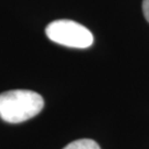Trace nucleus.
<instances>
[{
  "label": "nucleus",
  "instance_id": "1",
  "mask_svg": "<svg viewBox=\"0 0 149 149\" xmlns=\"http://www.w3.org/2000/svg\"><path fill=\"white\" fill-rule=\"evenodd\" d=\"M43 106V97L33 91L12 90L0 94V118L9 124H19L37 116Z\"/></svg>",
  "mask_w": 149,
  "mask_h": 149
},
{
  "label": "nucleus",
  "instance_id": "3",
  "mask_svg": "<svg viewBox=\"0 0 149 149\" xmlns=\"http://www.w3.org/2000/svg\"><path fill=\"white\" fill-rule=\"evenodd\" d=\"M63 149H101L98 144L93 139H79L70 143Z\"/></svg>",
  "mask_w": 149,
  "mask_h": 149
},
{
  "label": "nucleus",
  "instance_id": "4",
  "mask_svg": "<svg viewBox=\"0 0 149 149\" xmlns=\"http://www.w3.org/2000/svg\"><path fill=\"white\" fill-rule=\"evenodd\" d=\"M143 12H144L145 19L149 22V0L143 1Z\"/></svg>",
  "mask_w": 149,
  "mask_h": 149
},
{
  "label": "nucleus",
  "instance_id": "2",
  "mask_svg": "<svg viewBox=\"0 0 149 149\" xmlns=\"http://www.w3.org/2000/svg\"><path fill=\"white\" fill-rule=\"evenodd\" d=\"M45 34L51 41L68 48L86 49L94 43V37L87 28L66 19L49 23Z\"/></svg>",
  "mask_w": 149,
  "mask_h": 149
}]
</instances>
